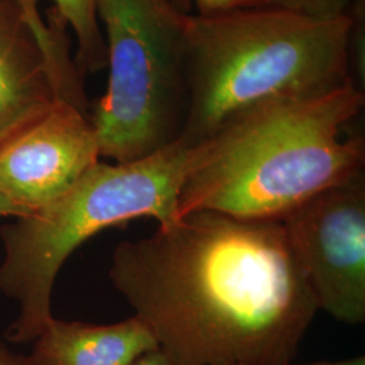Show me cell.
<instances>
[{"label": "cell", "instance_id": "5bb4252c", "mask_svg": "<svg viewBox=\"0 0 365 365\" xmlns=\"http://www.w3.org/2000/svg\"><path fill=\"white\" fill-rule=\"evenodd\" d=\"M0 365H29L26 357L18 356L10 351L3 341H0Z\"/></svg>", "mask_w": 365, "mask_h": 365}, {"label": "cell", "instance_id": "8fae6325", "mask_svg": "<svg viewBox=\"0 0 365 365\" xmlns=\"http://www.w3.org/2000/svg\"><path fill=\"white\" fill-rule=\"evenodd\" d=\"M196 13L272 10L309 18H336L351 13L352 0H192Z\"/></svg>", "mask_w": 365, "mask_h": 365}, {"label": "cell", "instance_id": "6da1fadb", "mask_svg": "<svg viewBox=\"0 0 365 365\" xmlns=\"http://www.w3.org/2000/svg\"><path fill=\"white\" fill-rule=\"evenodd\" d=\"M108 276L179 365H287L318 304L283 221L194 211L118 245Z\"/></svg>", "mask_w": 365, "mask_h": 365}, {"label": "cell", "instance_id": "4fadbf2b", "mask_svg": "<svg viewBox=\"0 0 365 365\" xmlns=\"http://www.w3.org/2000/svg\"><path fill=\"white\" fill-rule=\"evenodd\" d=\"M133 365H179L170 359L160 348L145 353Z\"/></svg>", "mask_w": 365, "mask_h": 365}, {"label": "cell", "instance_id": "5b68a950", "mask_svg": "<svg viewBox=\"0 0 365 365\" xmlns=\"http://www.w3.org/2000/svg\"><path fill=\"white\" fill-rule=\"evenodd\" d=\"M108 78L90 122L117 164L175 144L188 114L184 16L170 0H98Z\"/></svg>", "mask_w": 365, "mask_h": 365}, {"label": "cell", "instance_id": "ba28073f", "mask_svg": "<svg viewBox=\"0 0 365 365\" xmlns=\"http://www.w3.org/2000/svg\"><path fill=\"white\" fill-rule=\"evenodd\" d=\"M37 0H0V148L56 102Z\"/></svg>", "mask_w": 365, "mask_h": 365}, {"label": "cell", "instance_id": "3957f363", "mask_svg": "<svg viewBox=\"0 0 365 365\" xmlns=\"http://www.w3.org/2000/svg\"><path fill=\"white\" fill-rule=\"evenodd\" d=\"M359 15L356 9L327 19L272 10L185 14L190 103L180 140L200 144L271 99L317 96L357 83Z\"/></svg>", "mask_w": 365, "mask_h": 365}, {"label": "cell", "instance_id": "30bf717a", "mask_svg": "<svg viewBox=\"0 0 365 365\" xmlns=\"http://www.w3.org/2000/svg\"><path fill=\"white\" fill-rule=\"evenodd\" d=\"M54 11L76 36L75 63L84 76L107 66L105 37L98 16V0H54Z\"/></svg>", "mask_w": 365, "mask_h": 365}, {"label": "cell", "instance_id": "9c48e42d", "mask_svg": "<svg viewBox=\"0 0 365 365\" xmlns=\"http://www.w3.org/2000/svg\"><path fill=\"white\" fill-rule=\"evenodd\" d=\"M157 348L155 336L135 315L110 325L53 317L33 341L26 361L29 365H133Z\"/></svg>", "mask_w": 365, "mask_h": 365}, {"label": "cell", "instance_id": "277c9868", "mask_svg": "<svg viewBox=\"0 0 365 365\" xmlns=\"http://www.w3.org/2000/svg\"><path fill=\"white\" fill-rule=\"evenodd\" d=\"M192 156L194 146L179 140L137 161H98L52 205L4 225L0 291L19 307L7 339L26 344L38 337L53 318L57 274L92 235L144 217L156 220L158 227L178 221Z\"/></svg>", "mask_w": 365, "mask_h": 365}, {"label": "cell", "instance_id": "8992f818", "mask_svg": "<svg viewBox=\"0 0 365 365\" xmlns=\"http://www.w3.org/2000/svg\"><path fill=\"white\" fill-rule=\"evenodd\" d=\"M319 310L365 321L364 175L314 196L282 220Z\"/></svg>", "mask_w": 365, "mask_h": 365}, {"label": "cell", "instance_id": "52a82bcc", "mask_svg": "<svg viewBox=\"0 0 365 365\" xmlns=\"http://www.w3.org/2000/svg\"><path fill=\"white\" fill-rule=\"evenodd\" d=\"M99 158L88 114L57 101L0 148V192L31 214L68 192Z\"/></svg>", "mask_w": 365, "mask_h": 365}, {"label": "cell", "instance_id": "9a60e30c", "mask_svg": "<svg viewBox=\"0 0 365 365\" xmlns=\"http://www.w3.org/2000/svg\"><path fill=\"white\" fill-rule=\"evenodd\" d=\"M307 365H365V357L364 356H356V357L345 359V360H336V361H321V363H313V364Z\"/></svg>", "mask_w": 365, "mask_h": 365}, {"label": "cell", "instance_id": "2e32d148", "mask_svg": "<svg viewBox=\"0 0 365 365\" xmlns=\"http://www.w3.org/2000/svg\"><path fill=\"white\" fill-rule=\"evenodd\" d=\"M170 3L182 14L192 13V0H170Z\"/></svg>", "mask_w": 365, "mask_h": 365}, {"label": "cell", "instance_id": "7a4b0ae2", "mask_svg": "<svg viewBox=\"0 0 365 365\" xmlns=\"http://www.w3.org/2000/svg\"><path fill=\"white\" fill-rule=\"evenodd\" d=\"M357 83L317 96L250 107L200 144L182 182L178 218L215 211L279 220L364 175L365 140L344 130L364 107Z\"/></svg>", "mask_w": 365, "mask_h": 365}, {"label": "cell", "instance_id": "7c38bea8", "mask_svg": "<svg viewBox=\"0 0 365 365\" xmlns=\"http://www.w3.org/2000/svg\"><path fill=\"white\" fill-rule=\"evenodd\" d=\"M30 212L27 210L16 205L10 197L0 192V217H11V218H21L26 217Z\"/></svg>", "mask_w": 365, "mask_h": 365}]
</instances>
